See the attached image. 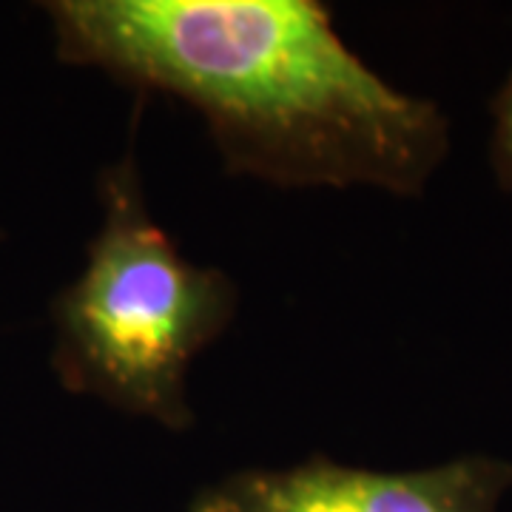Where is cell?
Segmentation results:
<instances>
[{
    "label": "cell",
    "instance_id": "cell-2",
    "mask_svg": "<svg viewBox=\"0 0 512 512\" xmlns=\"http://www.w3.org/2000/svg\"><path fill=\"white\" fill-rule=\"evenodd\" d=\"M100 231L52 302L57 382L165 430L194 427L188 367L234 322L237 282L185 259L154 220L134 148L97 177Z\"/></svg>",
    "mask_w": 512,
    "mask_h": 512
},
{
    "label": "cell",
    "instance_id": "cell-4",
    "mask_svg": "<svg viewBox=\"0 0 512 512\" xmlns=\"http://www.w3.org/2000/svg\"><path fill=\"white\" fill-rule=\"evenodd\" d=\"M493 134H490V165L498 188L512 197V72L501 83L490 103Z\"/></svg>",
    "mask_w": 512,
    "mask_h": 512
},
{
    "label": "cell",
    "instance_id": "cell-1",
    "mask_svg": "<svg viewBox=\"0 0 512 512\" xmlns=\"http://www.w3.org/2000/svg\"><path fill=\"white\" fill-rule=\"evenodd\" d=\"M63 63L197 109L228 174L421 197L450 154L439 103L390 86L316 0H55Z\"/></svg>",
    "mask_w": 512,
    "mask_h": 512
},
{
    "label": "cell",
    "instance_id": "cell-3",
    "mask_svg": "<svg viewBox=\"0 0 512 512\" xmlns=\"http://www.w3.org/2000/svg\"><path fill=\"white\" fill-rule=\"evenodd\" d=\"M512 461L458 456L419 470H370L311 456L291 467H251L191 498L188 512H498Z\"/></svg>",
    "mask_w": 512,
    "mask_h": 512
}]
</instances>
